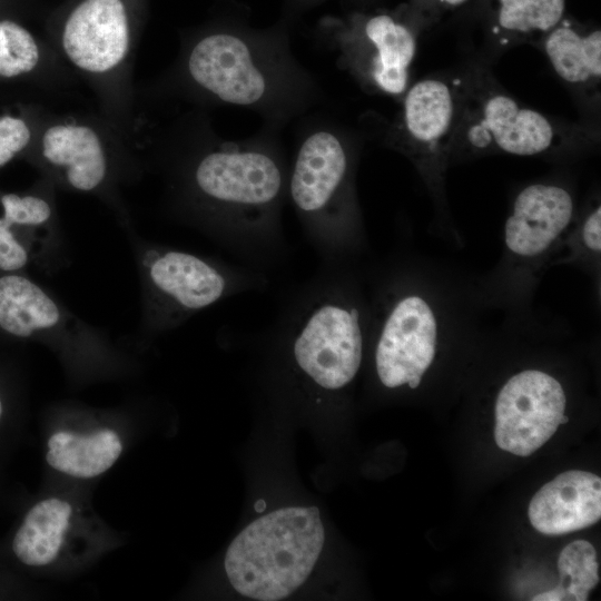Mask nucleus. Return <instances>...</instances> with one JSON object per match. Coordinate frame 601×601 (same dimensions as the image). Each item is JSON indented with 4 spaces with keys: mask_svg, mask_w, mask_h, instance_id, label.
Listing matches in <instances>:
<instances>
[{
    "mask_svg": "<svg viewBox=\"0 0 601 601\" xmlns=\"http://www.w3.org/2000/svg\"><path fill=\"white\" fill-rule=\"evenodd\" d=\"M287 22L255 29L236 20L203 29L183 41L174 65L141 95L248 108L276 129L319 95L292 53Z\"/></svg>",
    "mask_w": 601,
    "mask_h": 601,
    "instance_id": "1",
    "label": "nucleus"
},
{
    "mask_svg": "<svg viewBox=\"0 0 601 601\" xmlns=\"http://www.w3.org/2000/svg\"><path fill=\"white\" fill-rule=\"evenodd\" d=\"M149 146L150 162L162 168L174 204L193 219L227 227L274 220L286 174L270 132L224 140L197 112L162 129Z\"/></svg>",
    "mask_w": 601,
    "mask_h": 601,
    "instance_id": "2",
    "label": "nucleus"
},
{
    "mask_svg": "<svg viewBox=\"0 0 601 601\" xmlns=\"http://www.w3.org/2000/svg\"><path fill=\"white\" fill-rule=\"evenodd\" d=\"M48 42L92 90L99 114L135 149L139 115L132 81L137 30L126 0H79Z\"/></svg>",
    "mask_w": 601,
    "mask_h": 601,
    "instance_id": "3",
    "label": "nucleus"
},
{
    "mask_svg": "<svg viewBox=\"0 0 601 601\" xmlns=\"http://www.w3.org/2000/svg\"><path fill=\"white\" fill-rule=\"evenodd\" d=\"M29 150L56 189L95 196L125 230L134 227L121 186L137 178L142 162L99 112H42Z\"/></svg>",
    "mask_w": 601,
    "mask_h": 601,
    "instance_id": "4",
    "label": "nucleus"
},
{
    "mask_svg": "<svg viewBox=\"0 0 601 601\" xmlns=\"http://www.w3.org/2000/svg\"><path fill=\"white\" fill-rule=\"evenodd\" d=\"M463 77V105L450 165L489 154L554 155L589 146L597 138L589 127L554 120L522 105L484 68L471 69Z\"/></svg>",
    "mask_w": 601,
    "mask_h": 601,
    "instance_id": "5",
    "label": "nucleus"
},
{
    "mask_svg": "<svg viewBox=\"0 0 601 601\" xmlns=\"http://www.w3.org/2000/svg\"><path fill=\"white\" fill-rule=\"evenodd\" d=\"M324 539L317 508L270 512L246 526L230 543L225 556L226 574L242 595L282 600L306 581Z\"/></svg>",
    "mask_w": 601,
    "mask_h": 601,
    "instance_id": "6",
    "label": "nucleus"
},
{
    "mask_svg": "<svg viewBox=\"0 0 601 601\" xmlns=\"http://www.w3.org/2000/svg\"><path fill=\"white\" fill-rule=\"evenodd\" d=\"M316 32L335 53L337 66L364 90L402 99L410 87L420 37L405 3L325 16Z\"/></svg>",
    "mask_w": 601,
    "mask_h": 601,
    "instance_id": "7",
    "label": "nucleus"
},
{
    "mask_svg": "<svg viewBox=\"0 0 601 601\" xmlns=\"http://www.w3.org/2000/svg\"><path fill=\"white\" fill-rule=\"evenodd\" d=\"M355 156L344 130L322 124L300 140L290 171L288 190L296 210L315 234L333 243L353 236L359 225Z\"/></svg>",
    "mask_w": 601,
    "mask_h": 601,
    "instance_id": "8",
    "label": "nucleus"
},
{
    "mask_svg": "<svg viewBox=\"0 0 601 601\" xmlns=\"http://www.w3.org/2000/svg\"><path fill=\"white\" fill-rule=\"evenodd\" d=\"M0 328L45 343L76 375L104 374L121 366L122 355L108 336L19 274L0 277Z\"/></svg>",
    "mask_w": 601,
    "mask_h": 601,
    "instance_id": "9",
    "label": "nucleus"
},
{
    "mask_svg": "<svg viewBox=\"0 0 601 601\" xmlns=\"http://www.w3.org/2000/svg\"><path fill=\"white\" fill-rule=\"evenodd\" d=\"M128 233L141 289L142 335L171 329L227 296L234 280L210 259L160 246Z\"/></svg>",
    "mask_w": 601,
    "mask_h": 601,
    "instance_id": "10",
    "label": "nucleus"
},
{
    "mask_svg": "<svg viewBox=\"0 0 601 601\" xmlns=\"http://www.w3.org/2000/svg\"><path fill=\"white\" fill-rule=\"evenodd\" d=\"M464 77L433 76L410 86L387 141L406 156L430 191L444 196L445 174L460 120Z\"/></svg>",
    "mask_w": 601,
    "mask_h": 601,
    "instance_id": "11",
    "label": "nucleus"
},
{
    "mask_svg": "<svg viewBox=\"0 0 601 601\" xmlns=\"http://www.w3.org/2000/svg\"><path fill=\"white\" fill-rule=\"evenodd\" d=\"M296 329L294 358L314 383L336 391L353 381L362 363L366 329L357 304L342 296L321 299Z\"/></svg>",
    "mask_w": 601,
    "mask_h": 601,
    "instance_id": "12",
    "label": "nucleus"
},
{
    "mask_svg": "<svg viewBox=\"0 0 601 601\" xmlns=\"http://www.w3.org/2000/svg\"><path fill=\"white\" fill-rule=\"evenodd\" d=\"M376 329L375 367L381 383L388 388H417L436 357L443 329L436 304L420 290L397 293Z\"/></svg>",
    "mask_w": 601,
    "mask_h": 601,
    "instance_id": "13",
    "label": "nucleus"
},
{
    "mask_svg": "<svg viewBox=\"0 0 601 601\" xmlns=\"http://www.w3.org/2000/svg\"><path fill=\"white\" fill-rule=\"evenodd\" d=\"M102 534L100 520L88 506L67 495H51L29 509L12 551L27 566L53 569L90 555Z\"/></svg>",
    "mask_w": 601,
    "mask_h": 601,
    "instance_id": "14",
    "label": "nucleus"
},
{
    "mask_svg": "<svg viewBox=\"0 0 601 601\" xmlns=\"http://www.w3.org/2000/svg\"><path fill=\"white\" fill-rule=\"evenodd\" d=\"M565 405V392L551 374L524 370L512 375L495 402L497 446L519 456L532 454L569 422Z\"/></svg>",
    "mask_w": 601,
    "mask_h": 601,
    "instance_id": "15",
    "label": "nucleus"
},
{
    "mask_svg": "<svg viewBox=\"0 0 601 601\" xmlns=\"http://www.w3.org/2000/svg\"><path fill=\"white\" fill-rule=\"evenodd\" d=\"M563 185L534 183L515 196L503 230L508 257L516 265H549L578 216Z\"/></svg>",
    "mask_w": 601,
    "mask_h": 601,
    "instance_id": "16",
    "label": "nucleus"
},
{
    "mask_svg": "<svg viewBox=\"0 0 601 601\" xmlns=\"http://www.w3.org/2000/svg\"><path fill=\"white\" fill-rule=\"evenodd\" d=\"M532 526L546 535L588 528L601 518V479L587 471H566L544 484L529 505Z\"/></svg>",
    "mask_w": 601,
    "mask_h": 601,
    "instance_id": "17",
    "label": "nucleus"
},
{
    "mask_svg": "<svg viewBox=\"0 0 601 601\" xmlns=\"http://www.w3.org/2000/svg\"><path fill=\"white\" fill-rule=\"evenodd\" d=\"M536 46L558 77L583 99L600 100L601 30L595 24L564 16Z\"/></svg>",
    "mask_w": 601,
    "mask_h": 601,
    "instance_id": "18",
    "label": "nucleus"
},
{
    "mask_svg": "<svg viewBox=\"0 0 601 601\" xmlns=\"http://www.w3.org/2000/svg\"><path fill=\"white\" fill-rule=\"evenodd\" d=\"M122 451L120 434L110 427L85 432L57 430L47 440L46 462L61 474L90 480L111 469Z\"/></svg>",
    "mask_w": 601,
    "mask_h": 601,
    "instance_id": "19",
    "label": "nucleus"
},
{
    "mask_svg": "<svg viewBox=\"0 0 601 601\" xmlns=\"http://www.w3.org/2000/svg\"><path fill=\"white\" fill-rule=\"evenodd\" d=\"M483 13L496 47L536 45L565 16V0H483Z\"/></svg>",
    "mask_w": 601,
    "mask_h": 601,
    "instance_id": "20",
    "label": "nucleus"
},
{
    "mask_svg": "<svg viewBox=\"0 0 601 601\" xmlns=\"http://www.w3.org/2000/svg\"><path fill=\"white\" fill-rule=\"evenodd\" d=\"M40 78L48 90L71 85L77 76L50 43L43 46L29 30L12 20H0V77Z\"/></svg>",
    "mask_w": 601,
    "mask_h": 601,
    "instance_id": "21",
    "label": "nucleus"
},
{
    "mask_svg": "<svg viewBox=\"0 0 601 601\" xmlns=\"http://www.w3.org/2000/svg\"><path fill=\"white\" fill-rule=\"evenodd\" d=\"M560 583L552 590L536 594L534 601H585L599 583V563L593 545L584 540L568 544L558 561Z\"/></svg>",
    "mask_w": 601,
    "mask_h": 601,
    "instance_id": "22",
    "label": "nucleus"
},
{
    "mask_svg": "<svg viewBox=\"0 0 601 601\" xmlns=\"http://www.w3.org/2000/svg\"><path fill=\"white\" fill-rule=\"evenodd\" d=\"M600 252L601 206L594 200L580 215L578 214L555 257L561 253L564 254L554 264L581 263L595 266L599 265Z\"/></svg>",
    "mask_w": 601,
    "mask_h": 601,
    "instance_id": "23",
    "label": "nucleus"
},
{
    "mask_svg": "<svg viewBox=\"0 0 601 601\" xmlns=\"http://www.w3.org/2000/svg\"><path fill=\"white\" fill-rule=\"evenodd\" d=\"M40 111L33 118L21 116H0V167L7 165L19 154L29 150L35 139Z\"/></svg>",
    "mask_w": 601,
    "mask_h": 601,
    "instance_id": "24",
    "label": "nucleus"
},
{
    "mask_svg": "<svg viewBox=\"0 0 601 601\" xmlns=\"http://www.w3.org/2000/svg\"><path fill=\"white\" fill-rule=\"evenodd\" d=\"M471 0H408L407 14L420 35Z\"/></svg>",
    "mask_w": 601,
    "mask_h": 601,
    "instance_id": "25",
    "label": "nucleus"
},
{
    "mask_svg": "<svg viewBox=\"0 0 601 601\" xmlns=\"http://www.w3.org/2000/svg\"><path fill=\"white\" fill-rule=\"evenodd\" d=\"M29 262L30 256L26 249L0 219V270L14 273L26 267Z\"/></svg>",
    "mask_w": 601,
    "mask_h": 601,
    "instance_id": "26",
    "label": "nucleus"
},
{
    "mask_svg": "<svg viewBox=\"0 0 601 601\" xmlns=\"http://www.w3.org/2000/svg\"><path fill=\"white\" fill-rule=\"evenodd\" d=\"M324 1L326 0H286V7L288 9L286 17L290 16L292 13H296L298 11L318 6L323 3ZM355 1H361V0H355Z\"/></svg>",
    "mask_w": 601,
    "mask_h": 601,
    "instance_id": "27",
    "label": "nucleus"
},
{
    "mask_svg": "<svg viewBox=\"0 0 601 601\" xmlns=\"http://www.w3.org/2000/svg\"><path fill=\"white\" fill-rule=\"evenodd\" d=\"M2 412H3V406H2V401H1V397H0V418L2 416Z\"/></svg>",
    "mask_w": 601,
    "mask_h": 601,
    "instance_id": "28",
    "label": "nucleus"
}]
</instances>
